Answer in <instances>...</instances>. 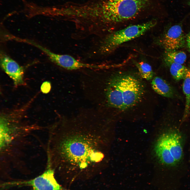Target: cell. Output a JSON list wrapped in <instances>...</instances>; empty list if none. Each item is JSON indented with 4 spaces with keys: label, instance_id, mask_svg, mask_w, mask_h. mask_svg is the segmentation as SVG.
Masks as SVG:
<instances>
[{
    "label": "cell",
    "instance_id": "cell-1",
    "mask_svg": "<svg viewBox=\"0 0 190 190\" xmlns=\"http://www.w3.org/2000/svg\"><path fill=\"white\" fill-rule=\"evenodd\" d=\"M109 121L96 108L64 117L54 134V163L80 170L102 165L106 159L105 129Z\"/></svg>",
    "mask_w": 190,
    "mask_h": 190
},
{
    "label": "cell",
    "instance_id": "cell-2",
    "mask_svg": "<svg viewBox=\"0 0 190 190\" xmlns=\"http://www.w3.org/2000/svg\"><path fill=\"white\" fill-rule=\"evenodd\" d=\"M137 72L118 70L86 76L83 85L87 98L111 118L143 116L153 112L150 84Z\"/></svg>",
    "mask_w": 190,
    "mask_h": 190
},
{
    "label": "cell",
    "instance_id": "cell-3",
    "mask_svg": "<svg viewBox=\"0 0 190 190\" xmlns=\"http://www.w3.org/2000/svg\"><path fill=\"white\" fill-rule=\"evenodd\" d=\"M105 23L118 24L144 15L166 13L160 0H102L99 7Z\"/></svg>",
    "mask_w": 190,
    "mask_h": 190
},
{
    "label": "cell",
    "instance_id": "cell-4",
    "mask_svg": "<svg viewBox=\"0 0 190 190\" xmlns=\"http://www.w3.org/2000/svg\"><path fill=\"white\" fill-rule=\"evenodd\" d=\"M158 138L154 150L159 161L165 166L175 167L183 156V140L178 128H168Z\"/></svg>",
    "mask_w": 190,
    "mask_h": 190
},
{
    "label": "cell",
    "instance_id": "cell-5",
    "mask_svg": "<svg viewBox=\"0 0 190 190\" xmlns=\"http://www.w3.org/2000/svg\"><path fill=\"white\" fill-rule=\"evenodd\" d=\"M157 21L153 19L144 23L129 26L107 36L101 43L100 51L103 54H110L122 44L139 37L155 26Z\"/></svg>",
    "mask_w": 190,
    "mask_h": 190
},
{
    "label": "cell",
    "instance_id": "cell-6",
    "mask_svg": "<svg viewBox=\"0 0 190 190\" xmlns=\"http://www.w3.org/2000/svg\"><path fill=\"white\" fill-rule=\"evenodd\" d=\"M39 48L47 55L53 62L61 67L68 70H76L82 69L99 70L106 68L107 65L83 63L67 54H57L40 46Z\"/></svg>",
    "mask_w": 190,
    "mask_h": 190
},
{
    "label": "cell",
    "instance_id": "cell-7",
    "mask_svg": "<svg viewBox=\"0 0 190 190\" xmlns=\"http://www.w3.org/2000/svg\"><path fill=\"white\" fill-rule=\"evenodd\" d=\"M186 36L179 24L171 27L158 40V44L165 51L177 50L186 45Z\"/></svg>",
    "mask_w": 190,
    "mask_h": 190
},
{
    "label": "cell",
    "instance_id": "cell-8",
    "mask_svg": "<svg viewBox=\"0 0 190 190\" xmlns=\"http://www.w3.org/2000/svg\"><path fill=\"white\" fill-rule=\"evenodd\" d=\"M10 184L31 186L33 190H61V186L54 177L53 170L49 169L33 179L28 181L10 183Z\"/></svg>",
    "mask_w": 190,
    "mask_h": 190
},
{
    "label": "cell",
    "instance_id": "cell-9",
    "mask_svg": "<svg viewBox=\"0 0 190 190\" xmlns=\"http://www.w3.org/2000/svg\"><path fill=\"white\" fill-rule=\"evenodd\" d=\"M0 63L1 68L12 80L15 86L24 84L23 70L17 62L7 55L2 53Z\"/></svg>",
    "mask_w": 190,
    "mask_h": 190
},
{
    "label": "cell",
    "instance_id": "cell-10",
    "mask_svg": "<svg viewBox=\"0 0 190 190\" xmlns=\"http://www.w3.org/2000/svg\"><path fill=\"white\" fill-rule=\"evenodd\" d=\"M150 85L153 91L163 97L171 99H183L177 89L160 77L154 76L151 80Z\"/></svg>",
    "mask_w": 190,
    "mask_h": 190
},
{
    "label": "cell",
    "instance_id": "cell-11",
    "mask_svg": "<svg viewBox=\"0 0 190 190\" xmlns=\"http://www.w3.org/2000/svg\"><path fill=\"white\" fill-rule=\"evenodd\" d=\"M183 80L182 89L185 96V103L181 124L188 118L190 112V69H189Z\"/></svg>",
    "mask_w": 190,
    "mask_h": 190
},
{
    "label": "cell",
    "instance_id": "cell-12",
    "mask_svg": "<svg viewBox=\"0 0 190 190\" xmlns=\"http://www.w3.org/2000/svg\"><path fill=\"white\" fill-rule=\"evenodd\" d=\"M187 57L186 54L183 51L177 50L165 51L163 60L167 66L172 63L183 64L186 61Z\"/></svg>",
    "mask_w": 190,
    "mask_h": 190
},
{
    "label": "cell",
    "instance_id": "cell-13",
    "mask_svg": "<svg viewBox=\"0 0 190 190\" xmlns=\"http://www.w3.org/2000/svg\"><path fill=\"white\" fill-rule=\"evenodd\" d=\"M135 65L139 74L145 80L151 81L155 76L151 66L148 63L141 61L136 63Z\"/></svg>",
    "mask_w": 190,
    "mask_h": 190
},
{
    "label": "cell",
    "instance_id": "cell-14",
    "mask_svg": "<svg viewBox=\"0 0 190 190\" xmlns=\"http://www.w3.org/2000/svg\"><path fill=\"white\" fill-rule=\"evenodd\" d=\"M170 74L176 81L183 79L189 69L183 64L172 63L168 66Z\"/></svg>",
    "mask_w": 190,
    "mask_h": 190
},
{
    "label": "cell",
    "instance_id": "cell-15",
    "mask_svg": "<svg viewBox=\"0 0 190 190\" xmlns=\"http://www.w3.org/2000/svg\"><path fill=\"white\" fill-rule=\"evenodd\" d=\"M50 83L48 81L43 82L41 87V90L42 92L45 94L49 92L51 89Z\"/></svg>",
    "mask_w": 190,
    "mask_h": 190
},
{
    "label": "cell",
    "instance_id": "cell-16",
    "mask_svg": "<svg viewBox=\"0 0 190 190\" xmlns=\"http://www.w3.org/2000/svg\"><path fill=\"white\" fill-rule=\"evenodd\" d=\"M186 45L188 50L190 52V31L186 36Z\"/></svg>",
    "mask_w": 190,
    "mask_h": 190
},
{
    "label": "cell",
    "instance_id": "cell-17",
    "mask_svg": "<svg viewBox=\"0 0 190 190\" xmlns=\"http://www.w3.org/2000/svg\"><path fill=\"white\" fill-rule=\"evenodd\" d=\"M187 4L188 5L190 6V0H187Z\"/></svg>",
    "mask_w": 190,
    "mask_h": 190
}]
</instances>
